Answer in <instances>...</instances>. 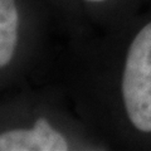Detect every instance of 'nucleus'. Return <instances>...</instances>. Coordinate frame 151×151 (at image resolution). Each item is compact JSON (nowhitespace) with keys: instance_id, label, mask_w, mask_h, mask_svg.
Segmentation results:
<instances>
[{"instance_id":"f257e3e1","label":"nucleus","mask_w":151,"mask_h":151,"mask_svg":"<svg viewBox=\"0 0 151 151\" xmlns=\"http://www.w3.org/2000/svg\"><path fill=\"white\" fill-rule=\"evenodd\" d=\"M44 82L112 150L151 151V0L111 30L65 38Z\"/></svg>"},{"instance_id":"f03ea898","label":"nucleus","mask_w":151,"mask_h":151,"mask_svg":"<svg viewBox=\"0 0 151 151\" xmlns=\"http://www.w3.org/2000/svg\"><path fill=\"white\" fill-rule=\"evenodd\" d=\"M112 150L52 82L1 92L0 151Z\"/></svg>"},{"instance_id":"7ed1b4c3","label":"nucleus","mask_w":151,"mask_h":151,"mask_svg":"<svg viewBox=\"0 0 151 151\" xmlns=\"http://www.w3.org/2000/svg\"><path fill=\"white\" fill-rule=\"evenodd\" d=\"M52 25L60 28L44 0H0L1 92L44 82L58 53L50 44Z\"/></svg>"},{"instance_id":"20e7f679","label":"nucleus","mask_w":151,"mask_h":151,"mask_svg":"<svg viewBox=\"0 0 151 151\" xmlns=\"http://www.w3.org/2000/svg\"><path fill=\"white\" fill-rule=\"evenodd\" d=\"M147 0H77L88 32H105L130 19Z\"/></svg>"},{"instance_id":"39448f33","label":"nucleus","mask_w":151,"mask_h":151,"mask_svg":"<svg viewBox=\"0 0 151 151\" xmlns=\"http://www.w3.org/2000/svg\"><path fill=\"white\" fill-rule=\"evenodd\" d=\"M54 12L65 38L88 32L86 19L77 0H44Z\"/></svg>"}]
</instances>
